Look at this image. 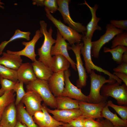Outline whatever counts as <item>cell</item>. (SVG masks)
<instances>
[{
  "instance_id": "obj_1",
  "label": "cell",
  "mask_w": 127,
  "mask_h": 127,
  "mask_svg": "<svg viewBox=\"0 0 127 127\" xmlns=\"http://www.w3.org/2000/svg\"><path fill=\"white\" fill-rule=\"evenodd\" d=\"M39 23L40 30L44 36V40L41 47L37 49L38 55L39 56L38 60L50 67L52 60V57L51 55V49L52 45L55 43L56 40L52 37L53 30L52 27H50L48 31L47 24L44 21H40Z\"/></svg>"
},
{
  "instance_id": "obj_2",
  "label": "cell",
  "mask_w": 127,
  "mask_h": 127,
  "mask_svg": "<svg viewBox=\"0 0 127 127\" xmlns=\"http://www.w3.org/2000/svg\"><path fill=\"white\" fill-rule=\"evenodd\" d=\"M90 76V91L87 96L89 103H96L107 101L108 97L102 95L100 93L101 88L105 83L116 81L114 79H107L104 76L96 74L94 70L91 71Z\"/></svg>"
},
{
  "instance_id": "obj_3",
  "label": "cell",
  "mask_w": 127,
  "mask_h": 127,
  "mask_svg": "<svg viewBox=\"0 0 127 127\" xmlns=\"http://www.w3.org/2000/svg\"><path fill=\"white\" fill-rule=\"evenodd\" d=\"M26 90L33 91L38 94L46 106L57 108L55 97L50 90L48 81L37 78L26 84Z\"/></svg>"
},
{
  "instance_id": "obj_4",
  "label": "cell",
  "mask_w": 127,
  "mask_h": 127,
  "mask_svg": "<svg viewBox=\"0 0 127 127\" xmlns=\"http://www.w3.org/2000/svg\"><path fill=\"white\" fill-rule=\"evenodd\" d=\"M82 40L83 42V45L81 48L80 53L83 57L87 72L90 74L92 70H95L107 75L109 77V79H114L119 83H121L122 81L115 75L107 70L95 65L93 63L91 55L92 40L86 38L83 35Z\"/></svg>"
},
{
  "instance_id": "obj_5",
  "label": "cell",
  "mask_w": 127,
  "mask_h": 127,
  "mask_svg": "<svg viewBox=\"0 0 127 127\" xmlns=\"http://www.w3.org/2000/svg\"><path fill=\"white\" fill-rule=\"evenodd\" d=\"M115 82L104 84L101 89V94L108 97L111 96L120 105H127V86L124 84L120 85Z\"/></svg>"
},
{
  "instance_id": "obj_6",
  "label": "cell",
  "mask_w": 127,
  "mask_h": 127,
  "mask_svg": "<svg viewBox=\"0 0 127 127\" xmlns=\"http://www.w3.org/2000/svg\"><path fill=\"white\" fill-rule=\"evenodd\" d=\"M47 18L57 28L63 38L67 40L71 45L80 43L83 35L80 34L72 28L68 26L55 18L48 10L44 8Z\"/></svg>"
},
{
  "instance_id": "obj_7",
  "label": "cell",
  "mask_w": 127,
  "mask_h": 127,
  "mask_svg": "<svg viewBox=\"0 0 127 127\" xmlns=\"http://www.w3.org/2000/svg\"><path fill=\"white\" fill-rule=\"evenodd\" d=\"M105 33L97 40L92 41L91 54L95 58H98L100 50L103 46L112 39L117 34L123 32L124 31L117 28L110 23L105 27Z\"/></svg>"
},
{
  "instance_id": "obj_8",
  "label": "cell",
  "mask_w": 127,
  "mask_h": 127,
  "mask_svg": "<svg viewBox=\"0 0 127 127\" xmlns=\"http://www.w3.org/2000/svg\"><path fill=\"white\" fill-rule=\"evenodd\" d=\"M83 45V43H80L76 44H73L71 46H68V50H71L75 55L76 63V66L79 78L76 81L77 87L81 88L85 87L88 78L86 69L83 66V63L81 56L80 51Z\"/></svg>"
},
{
  "instance_id": "obj_9",
  "label": "cell",
  "mask_w": 127,
  "mask_h": 127,
  "mask_svg": "<svg viewBox=\"0 0 127 127\" xmlns=\"http://www.w3.org/2000/svg\"><path fill=\"white\" fill-rule=\"evenodd\" d=\"M69 0H57L58 8L57 10L61 13L65 24L78 33H82L84 35L86 28L85 26L79 22L74 21L71 17L69 8Z\"/></svg>"
},
{
  "instance_id": "obj_10",
  "label": "cell",
  "mask_w": 127,
  "mask_h": 127,
  "mask_svg": "<svg viewBox=\"0 0 127 127\" xmlns=\"http://www.w3.org/2000/svg\"><path fill=\"white\" fill-rule=\"evenodd\" d=\"M65 84L64 88L61 96H66L79 101L89 103L88 97L82 92L81 88L74 85L71 82L69 77L71 74L68 69L64 71Z\"/></svg>"
},
{
  "instance_id": "obj_11",
  "label": "cell",
  "mask_w": 127,
  "mask_h": 127,
  "mask_svg": "<svg viewBox=\"0 0 127 127\" xmlns=\"http://www.w3.org/2000/svg\"><path fill=\"white\" fill-rule=\"evenodd\" d=\"M42 99L39 95L33 91L26 90L21 102L25 106L26 110L32 117L36 111H42L41 102Z\"/></svg>"
},
{
  "instance_id": "obj_12",
  "label": "cell",
  "mask_w": 127,
  "mask_h": 127,
  "mask_svg": "<svg viewBox=\"0 0 127 127\" xmlns=\"http://www.w3.org/2000/svg\"><path fill=\"white\" fill-rule=\"evenodd\" d=\"M40 30H36L32 39L28 42L24 41L22 44L25 46L24 48L21 50L13 51L9 50L7 51L8 53L26 56L30 59L33 62L36 61L37 55L35 53V47L36 44L39 39L43 36Z\"/></svg>"
},
{
  "instance_id": "obj_13",
  "label": "cell",
  "mask_w": 127,
  "mask_h": 127,
  "mask_svg": "<svg viewBox=\"0 0 127 127\" xmlns=\"http://www.w3.org/2000/svg\"><path fill=\"white\" fill-rule=\"evenodd\" d=\"M107 102L95 103L79 101V109L82 115L85 118H91L94 119H100L102 118V111L106 105Z\"/></svg>"
},
{
  "instance_id": "obj_14",
  "label": "cell",
  "mask_w": 127,
  "mask_h": 127,
  "mask_svg": "<svg viewBox=\"0 0 127 127\" xmlns=\"http://www.w3.org/2000/svg\"><path fill=\"white\" fill-rule=\"evenodd\" d=\"M56 37L55 44L51 48V56L61 55L64 56L69 61L72 68L75 71H76V63L70 57L68 52V44L63 38L58 30Z\"/></svg>"
},
{
  "instance_id": "obj_15",
  "label": "cell",
  "mask_w": 127,
  "mask_h": 127,
  "mask_svg": "<svg viewBox=\"0 0 127 127\" xmlns=\"http://www.w3.org/2000/svg\"><path fill=\"white\" fill-rule=\"evenodd\" d=\"M49 113L52 114V117L56 120L64 123H68L71 120L82 115L79 109L60 110H52L47 107Z\"/></svg>"
},
{
  "instance_id": "obj_16",
  "label": "cell",
  "mask_w": 127,
  "mask_h": 127,
  "mask_svg": "<svg viewBox=\"0 0 127 127\" xmlns=\"http://www.w3.org/2000/svg\"><path fill=\"white\" fill-rule=\"evenodd\" d=\"M50 90L55 97L61 96L65 85L64 71L54 72L48 81Z\"/></svg>"
},
{
  "instance_id": "obj_17",
  "label": "cell",
  "mask_w": 127,
  "mask_h": 127,
  "mask_svg": "<svg viewBox=\"0 0 127 127\" xmlns=\"http://www.w3.org/2000/svg\"><path fill=\"white\" fill-rule=\"evenodd\" d=\"M83 4L86 5L89 8L91 15V19L86 27V31L84 35L86 38L92 40L94 33L95 30L101 31L102 30V28L98 24L100 18L97 17L96 14L99 6L96 4L93 7H91L85 0Z\"/></svg>"
},
{
  "instance_id": "obj_18",
  "label": "cell",
  "mask_w": 127,
  "mask_h": 127,
  "mask_svg": "<svg viewBox=\"0 0 127 127\" xmlns=\"http://www.w3.org/2000/svg\"><path fill=\"white\" fill-rule=\"evenodd\" d=\"M15 102L12 103L4 110L0 121L3 127H14L17 119V111Z\"/></svg>"
},
{
  "instance_id": "obj_19",
  "label": "cell",
  "mask_w": 127,
  "mask_h": 127,
  "mask_svg": "<svg viewBox=\"0 0 127 127\" xmlns=\"http://www.w3.org/2000/svg\"><path fill=\"white\" fill-rule=\"evenodd\" d=\"M17 71L18 80L26 84L37 79L30 63H22Z\"/></svg>"
},
{
  "instance_id": "obj_20",
  "label": "cell",
  "mask_w": 127,
  "mask_h": 127,
  "mask_svg": "<svg viewBox=\"0 0 127 127\" xmlns=\"http://www.w3.org/2000/svg\"><path fill=\"white\" fill-rule=\"evenodd\" d=\"M0 57V64L9 68L17 71L22 64L21 56L3 52Z\"/></svg>"
},
{
  "instance_id": "obj_21",
  "label": "cell",
  "mask_w": 127,
  "mask_h": 127,
  "mask_svg": "<svg viewBox=\"0 0 127 127\" xmlns=\"http://www.w3.org/2000/svg\"><path fill=\"white\" fill-rule=\"evenodd\" d=\"M31 64L37 79L48 81L54 73L50 67L38 60H36Z\"/></svg>"
},
{
  "instance_id": "obj_22",
  "label": "cell",
  "mask_w": 127,
  "mask_h": 127,
  "mask_svg": "<svg viewBox=\"0 0 127 127\" xmlns=\"http://www.w3.org/2000/svg\"><path fill=\"white\" fill-rule=\"evenodd\" d=\"M16 106L18 121L25 125L27 127H38L32 117L27 111L22 103L21 102Z\"/></svg>"
},
{
  "instance_id": "obj_23",
  "label": "cell",
  "mask_w": 127,
  "mask_h": 127,
  "mask_svg": "<svg viewBox=\"0 0 127 127\" xmlns=\"http://www.w3.org/2000/svg\"><path fill=\"white\" fill-rule=\"evenodd\" d=\"M70 65L68 59L61 55H56L52 57V63L50 67L53 72L65 71L69 69Z\"/></svg>"
},
{
  "instance_id": "obj_24",
  "label": "cell",
  "mask_w": 127,
  "mask_h": 127,
  "mask_svg": "<svg viewBox=\"0 0 127 127\" xmlns=\"http://www.w3.org/2000/svg\"><path fill=\"white\" fill-rule=\"evenodd\" d=\"M55 99L57 109L61 110L79 109V101L77 100L61 96L55 97Z\"/></svg>"
},
{
  "instance_id": "obj_25",
  "label": "cell",
  "mask_w": 127,
  "mask_h": 127,
  "mask_svg": "<svg viewBox=\"0 0 127 127\" xmlns=\"http://www.w3.org/2000/svg\"><path fill=\"white\" fill-rule=\"evenodd\" d=\"M47 106L44 103L41 104V110L44 115V118L42 122L36 123L40 127H60L64 123L58 121L52 116L47 110Z\"/></svg>"
},
{
  "instance_id": "obj_26",
  "label": "cell",
  "mask_w": 127,
  "mask_h": 127,
  "mask_svg": "<svg viewBox=\"0 0 127 127\" xmlns=\"http://www.w3.org/2000/svg\"><path fill=\"white\" fill-rule=\"evenodd\" d=\"M101 116L108 120L114 126H120L127 127V121L119 118L116 113L111 112L107 104L102 111Z\"/></svg>"
},
{
  "instance_id": "obj_27",
  "label": "cell",
  "mask_w": 127,
  "mask_h": 127,
  "mask_svg": "<svg viewBox=\"0 0 127 127\" xmlns=\"http://www.w3.org/2000/svg\"><path fill=\"white\" fill-rule=\"evenodd\" d=\"M14 92L13 90L5 91L0 96V121L5 108L10 104L15 102L16 94Z\"/></svg>"
},
{
  "instance_id": "obj_28",
  "label": "cell",
  "mask_w": 127,
  "mask_h": 127,
  "mask_svg": "<svg viewBox=\"0 0 127 127\" xmlns=\"http://www.w3.org/2000/svg\"><path fill=\"white\" fill-rule=\"evenodd\" d=\"M31 33L29 32H24L19 29L16 30L13 35L8 40H5L0 44V55H2L4 50L7 45L9 43L15 40L24 39L28 41L30 40Z\"/></svg>"
},
{
  "instance_id": "obj_29",
  "label": "cell",
  "mask_w": 127,
  "mask_h": 127,
  "mask_svg": "<svg viewBox=\"0 0 127 127\" xmlns=\"http://www.w3.org/2000/svg\"><path fill=\"white\" fill-rule=\"evenodd\" d=\"M127 51V47L118 46L113 48L105 47L103 49L104 52H110L112 55V59L117 64H120L122 62L121 58L124 52Z\"/></svg>"
},
{
  "instance_id": "obj_30",
  "label": "cell",
  "mask_w": 127,
  "mask_h": 127,
  "mask_svg": "<svg viewBox=\"0 0 127 127\" xmlns=\"http://www.w3.org/2000/svg\"><path fill=\"white\" fill-rule=\"evenodd\" d=\"M0 77L14 82L18 80L17 71L0 64Z\"/></svg>"
},
{
  "instance_id": "obj_31",
  "label": "cell",
  "mask_w": 127,
  "mask_h": 127,
  "mask_svg": "<svg viewBox=\"0 0 127 127\" xmlns=\"http://www.w3.org/2000/svg\"><path fill=\"white\" fill-rule=\"evenodd\" d=\"M107 104L108 107L113 108L120 115L121 119L127 121V105H118L114 104L111 100L107 102Z\"/></svg>"
},
{
  "instance_id": "obj_32",
  "label": "cell",
  "mask_w": 127,
  "mask_h": 127,
  "mask_svg": "<svg viewBox=\"0 0 127 127\" xmlns=\"http://www.w3.org/2000/svg\"><path fill=\"white\" fill-rule=\"evenodd\" d=\"M127 46V32L126 31L117 34L113 38L112 42L111 48L118 46Z\"/></svg>"
},
{
  "instance_id": "obj_33",
  "label": "cell",
  "mask_w": 127,
  "mask_h": 127,
  "mask_svg": "<svg viewBox=\"0 0 127 127\" xmlns=\"http://www.w3.org/2000/svg\"><path fill=\"white\" fill-rule=\"evenodd\" d=\"M24 83L18 80L16 82L13 90L16 94V98L15 102L16 106L21 102L23 97L26 94L23 87Z\"/></svg>"
},
{
  "instance_id": "obj_34",
  "label": "cell",
  "mask_w": 127,
  "mask_h": 127,
  "mask_svg": "<svg viewBox=\"0 0 127 127\" xmlns=\"http://www.w3.org/2000/svg\"><path fill=\"white\" fill-rule=\"evenodd\" d=\"M16 82L0 77V84L1 88L5 91L13 90Z\"/></svg>"
},
{
  "instance_id": "obj_35",
  "label": "cell",
  "mask_w": 127,
  "mask_h": 127,
  "mask_svg": "<svg viewBox=\"0 0 127 127\" xmlns=\"http://www.w3.org/2000/svg\"><path fill=\"white\" fill-rule=\"evenodd\" d=\"M44 5L51 13L56 12L58 8L56 0H44Z\"/></svg>"
},
{
  "instance_id": "obj_36",
  "label": "cell",
  "mask_w": 127,
  "mask_h": 127,
  "mask_svg": "<svg viewBox=\"0 0 127 127\" xmlns=\"http://www.w3.org/2000/svg\"><path fill=\"white\" fill-rule=\"evenodd\" d=\"M110 23L117 28L126 31H127V20H112L110 21Z\"/></svg>"
},
{
  "instance_id": "obj_37",
  "label": "cell",
  "mask_w": 127,
  "mask_h": 127,
  "mask_svg": "<svg viewBox=\"0 0 127 127\" xmlns=\"http://www.w3.org/2000/svg\"><path fill=\"white\" fill-rule=\"evenodd\" d=\"M100 122L93 119L89 118H85L84 121V127H103Z\"/></svg>"
},
{
  "instance_id": "obj_38",
  "label": "cell",
  "mask_w": 127,
  "mask_h": 127,
  "mask_svg": "<svg viewBox=\"0 0 127 127\" xmlns=\"http://www.w3.org/2000/svg\"><path fill=\"white\" fill-rule=\"evenodd\" d=\"M85 118L82 115L71 120L68 123L73 127H84Z\"/></svg>"
},
{
  "instance_id": "obj_39",
  "label": "cell",
  "mask_w": 127,
  "mask_h": 127,
  "mask_svg": "<svg viewBox=\"0 0 127 127\" xmlns=\"http://www.w3.org/2000/svg\"><path fill=\"white\" fill-rule=\"evenodd\" d=\"M114 72H119L127 74V63L122 62L113 69Z\"/></svg>"
},
{
  "instance_id": "obj_40",
  "label": "cell",
  "mask_w": 127,
  "mask_h": 127,
  "mask_svg": "<svg viewBox=\"0 0 127 127\" xmlns=\"http://www.w3.org/2000/svg\"><path fill=\"white\" fill-rule=\"evenodd\" d=\"M32 117L35 123L43 121L44 118V115L42 111H38L35 113Z\"/></svg>"
},
{
  "instance_id": "obj_41",
  "label": "cell",
  "mask_w": 127,
  "mask_h": 127,
  "mask_svg": "<svg viewBox=\"0 0 127 127\" xmlns=\"http://www.w3.org/2000/svg\"><path fill=\"white\" fill-rule=\"evenodd\" d=\"M113 74L121 80L127 86V74L117 72H114Z\"/></svg>"
},
{
  "instance_id": "obj_42",
  "label": "cell",
  "mask_w": 127,
  "mask_h": 127,
  "mask_svg": "<svg viewBox=\"0 0 127 127\" xmlns=\"http://www.w3.org/2000/svg\"><path fill=\"white\" fill-rule=\"evenodd\" d=\"M102 118L97 119L96 120L102 124L103 127H115L108 120L106 119H103Z\"/></svg>"
},
{
  "instance_id": "obj_43",
  "label": "cell",
  "mask_w": 127,
  "mask_h": 127,
  "mask_svg": "<svg viewBox=\"0 0 127 127\" xmlns=\"http://www.w3.org/2000/svg\"><path fill=\"white\" fill-rule=\"evenodd\" d=\"M44 0H33V4L36 5L37 6H44Z\"/></svg>"
},
{
  "instance_id": "obj_44",
  "label": "cell",
  "mask_w": 127,
  "mask_h": 127,
  "mask_svg": "<svg viewBox=\"0 0 127 127\" xmlns=\"http://www.w3.org/2000/svg\"><path fill=\"white\" fill-rule=\"evenodd\" d=\"M122 62L127 63V51L123 54L121 58Z\"/></svg>"
},
{
  "instance_id": "obj_45",
  "label": "cell",
  "mask_w": 127,
  "mask_h": 127,
  "mask_svg": "<svg viewBox=\"0 0 127 127\" xmlns=\"http://www.w3.org/2000/svg\"><path fill=\"white\" fill-rule=\"evenodd\" d=\"M14 127H27L24 124L20 122L17 121L16 125Z\"/></svg>"
},
{
  "instance_id": "obj_46",
  "label": "cell",
  "mask_w": 127,
  "mask_h": 127,
  "mask_svg": "<svg viewBox=\"0 0 127 127\" xmlns=\"http://www.w3.org/2000/svg\"><path fill=\"white\" fill-rule=\"evenodd\" d=\"M60 127H73L70 125L68 123H64L60 126Z\"/></svg>"
},
{
  "instance_id": "obj_47",
  "label": "cell",
  "mask_w": 127,
  "mask_h": 127,
  "mask_svg": "<svg viewBox=\"0 0 127 127\" xmlns=\"http://www.w3.org/2000/svg\"><path fill=\"white\" fill-rule=\"evenodd\" d=\"M4 4L3 2H1V0H0V8L3 9H4V7L3 6V5H4Z\"/></svg>"
},
{
  "instance_id": "obj_48",
  "label": "cell",
  "mask_w": 127,
  "mask_h": 127,
  "mask_svg": "<svg viewBox=\"0 0 127 127\" xmlns=\"http://www.w3.org/2000/svg\"><path fill=\"white\" fill-rule=\"evenodd\" d=\"M4 91L1 88L0 89V96L2 95L4 93Z\"/></svg>"
},
{
  "instance_id": "obj_49",
  "label": "cell",
  "mask_w": 127,
  "mask_h": 127,
  "mask_svg": "<svg viewBox=\"0 0 127 127\" xmlns=\"http://www.w3.org/2000/svg\"><path fill=\"white\" fill-rule=\"evenodd\" d=\"M115 127H124L123 126H115Z\"/></svg>"
},
{
  "instance_id": "obj_50",
  "label": "cell",
  "mask_w": 127,
  "mask_h": 127,
  "mask_svg": "<svg viewBox=\"0 0 127 127\" xmlns=\"http://www.w3.org/2000/svg\"><path fill=\"white\" fill-rule=\"evenodd\" d=\"M0 127H2V126H1V125L0 126Z\"/></svg>"
},
{
  "instance_id": "obj_51",
  "label": "cell",
  "mask_w": 127,
  "mask_h": 127,
  "mask_svg": "<svg viewBox=\"0 0 127 127\" xmlns=\"http://www.w3.org/2000/svg\"><path fill=\"white\" fill-rule=\"evenodd\" d=\"M1 125V124H0V126Z\"/></svg>"
}]
</instances>
